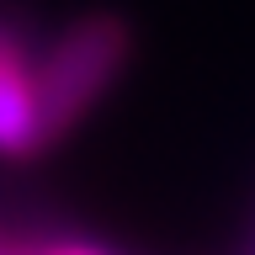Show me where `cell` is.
Masks as SVG:
<instances>
[{"label":"cell","mask_w":255,"mask_h":255,"mask_svg":"<svg viewBox=\"0 0 255 255\" xmlns=\"http://www.w3.org/2000/svg\"><path fill=\"white\" fill-rule=\"evenodd\" d=\"M48 143L37 101V43L0 16V159H37Z\"/></svg>","instance_id":"2"},{"label":"cell","mask_w":255,"mask_h":255,"mask_svg":"<svg viewBox=\"0 0 255 255\" xmlns=\"http://www.w3.org/2000/svg\"><path fill=\"white\" fill-rule=\"evenodd\" d=\"M43 255H107L96 245H80V239H59V245H43Z\"/></svg>","instance_id":"3"},{"label":"cell","mask_w":255,"mask_h":255,"mask_svg":"<svg viewBox=\"0 0 255 255\" xmlns=\"http://www.w3.org/2000/svg\"><path fill=\"white\" fill-rule=\"evenodd\" d=\"M128 53L133 37L117 16H80L48 43H37V101H43L48 143L69 138L91 117V107L128 69Z\"/></svg>","instance_id":"1"}]
</instances>
